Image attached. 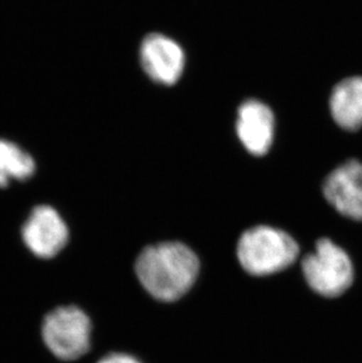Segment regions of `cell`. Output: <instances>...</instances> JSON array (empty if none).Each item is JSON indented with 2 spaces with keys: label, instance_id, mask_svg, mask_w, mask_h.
<instances>
[{
  "label": "cell",
  "instance_id": "6da1fadb",
  "mask_svg": "<svg viewBox=\"0 0 362 363\" xmlns=\"http://www.w3.org/2000/svg\"><path fill=\"white\" fill-rule=\"evenodd\" d=\"M199 259L181 242H161L145 248L136 262L141 286L159 301L182 298L198 278Z\"/></svg>",
  "mask_w": 362,
  "mask_h": 363
},
{
  "label": "cell",
  "instance_id": "7a4b0ae2",
  "mask_svg": "<svg viewBox=\"0 0 362 363\" xmlns=\"http://www.w3.org/2000/svg\"><path fill=\"white\" fill-rule=\"evenodd\" d=\"M236 254L247 273L265 277L279 273L293 264L299 257V246L284 230L256 226L240 237Z\"/></svg>",
  "mask_w": 362,
  "mask_h": 363
},
{
  "label": "cell",
  "instance_id": "3957f363",
  "mask_svg": "<svg viewBox=\"0 0 362 363\" xmlns=\"http://www.w3.org/2000/svg\"><path fill=\"white\" fill-rule=\"evenodd\" d=\"M308 286L325 298H338L354 280V268L349 254L329 239H320L314 252L302 260Z\"/></svg>",
  "mask_w": 362,
  "mask_h": 363
},
{
  "label": "cell",
  "instance_id": "277c9868",
  "mask_svg": "<svg viewBox=\"0 0 362 363\" xmlns=\"http://www.w3.org/2000/svg\"><path fill=\"white\" fill-rule=\"evenodd\" d=\"M92 325L84 311L75 306L59 307L45 316L41 334L45 345L59 360L73 361L89 350Z\"/></svg>",
  "mask_w": 362,
  "mask_h": 363
},
{
  "label": "cell",
  "instance_id": "5b68a950",
  "mask_svg": "<svg viewBox=\"0 0 362 363\" xmlns=\"http://www.w3.org/2000/svg\"><path fill=\"white\" fill-rule=\"evenodd\" d=\"M21 235L35 257L51 259L67 245L69 227L52 206L38 205L25 221Z\"/></svg>",
  "mask_w": 362,
  "mask_h": 363
},
{
  "label": "cell",
  "instance_id": "8992f818",
  "mask_svg": "<svg viewBox=\"0 0 362 363\" xmlns=\"http://www.w3.org/2000/svg\"><path fill=\"white\" fill-rule=\"evenodd\" d=\"M139 60L150 79L168 86L179 82L186 64L185 52L180 45L161 33H150L143 39Z\"/></svg>",
  "mask_w": 362,
  "mask_h": 363
},
{
  "label": "cell",
  "instance_id": "52a82bcc",
  "mask_svg": "<svg viewBox=\"0 0 362 363\" xmlns=\"http://www.w3.org/2000/svg\"><path fill=\"white\" fill-rule=\"evenodd\" d=\"M324 196L341 216L362 221V162L349 160L331 171L324 182Z\"/></svg>",
  "mask_w": 362,
  "mask_h": 363
},
{
  "label": "cell",
  "instance_id": "ba28073f",
  "mask_svg": "<svg viewBox=\"0 0 362 363\" xmlns=\"http://www.w3.org/2000/svg\"><path fill=\"white\" fill-rule=\"evenodd\" d=\"M236 135L248 153L263 157L270 151L275 134V117L266 104L248 99L240 105L236 123Z\"/></svg>",
  "mask_w": 362,
  "mask_h": 363
},
{
  "label": "cell",
  "instance_id": "9c48e42d",
  "mask_svg": "<svg viewBox=\"0 0 362 363\" xmlns=\"http://www.w3.org/2000/svg\"><path fill=\"white\" fill-rule=\"evenodd\" d=\"M331 118L342 130L362 127V77H351L335 85L329 99Z\"/></svg>",
  "mask_w": 362,
  "mask_h": 363
},
{
  "label": "cell",
  "instance_id": "30bf717a",
  "mask_svg": "<svg viewBox=\"0 0 362 363\" xmlns=\"http://www.w3.org/2000/svg\"><path fill=\"white\" fill-rule=\"evenodd\" d=\"M37 162L31 152L7 138L0 137V189L11 182H26L37 173Z\"/></svg>",
  "mask_w": 362,
  "mask_h": 363
},
{
  "label": "cell",
  "instance_id": "8fae6325",
  "mask_svg": "<svg viewBox=\"0 0 362 363\" xmlns=\"http://www.w3.org/2000/svg\"><path fill=\"white\" fill-rule=\"evenodd\" d=\"M98 363H141L136 357L127 355V354L113 353L103 357Z\"/></svg>",
  "mask_w": 362,
  "mask_h": 363
}]
</instances>
